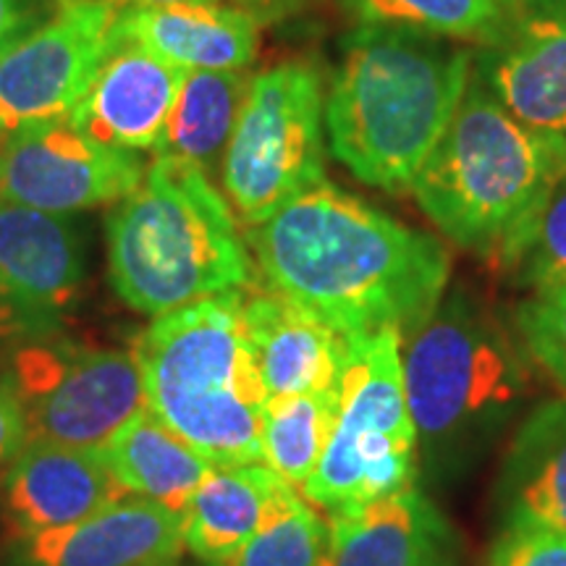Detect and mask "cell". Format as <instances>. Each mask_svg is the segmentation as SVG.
Masks as SVG:
<instances>
[{
  "label": "cell",
  "instance_id": "1",
  "mask_svg": "<svg viewBox=\"0 0 566 566\" xmlns=\"http://www.w3.org/2000/svg\"><path fill=\"white\" fill-rule=\"evenodd\" d=\"M271 292L315 315L346 342L399 331L409 338L443 302L446 247L328 181L252 231Z\"/></svg>",
  "mask_w": 566,
  "mask_h": 566
},
{
  "label": "cell",
  "instance_id": "2",
  "mask_svg": "<svg viewBox=\"0 0 566 566\" xmlns=\"http://www.w3.org/2000/svg\"><path fill=\"white\" fill-rule=\"evenodd\" d=\"M475 53L412 27L363 24L346 34L325 97L336 160L388 195L412 192L462 103Z\"/></svg>",
  "mask_w": 566,
  "mask_h": 566
},
{
  "label": "cell",
  "instance_id": "3",
  "mask_svg": "<svg viewBox=\"0 0 566 566\" xmlns=\"http://www.w3.org/2000/svg\"><path fill=\"white\" fill-rule=\"evenodd\" d=\"M564 176L566 134L516 122L472 69L412 195L446 239L495 263Z\"/></svg>",
  "mask_w": 566,
  "mask_h": 566
},
{
  "label": "cell",
  "instance_id": "4",
  "mask_svg": "<svg viewBox=\"0 0 566 566\" xmlns=\"http://www.w3.org/2000/svg\"><path fill=\"white\" fill-rule=\"evenodd\" d=\"M244 292L155 317L134 346L147 409L216 467L263 462L268 394L247 331Z\"/></svg>",
  "mask_w": 566,
  "mask_h": 566
},
{
  "label": "cell",
  "instance_id": "5",
  "mask_svg": "<svg viewBox=\"0 0 566 566\" xmlns=\"http://www.w3.org/2000/svg\"><path fill=\"white\" fill-rule=\"evenodd\" d=\"M108 265L116 294L153 317L252 281L229 202L208 174L171 158H155L139 187L111 212Z\"/></svg>",
  "mask_w": 566,
  "mask_h": 566
},
{
  "label": "cell",
  "instance_id": "6",
  "mask_svg": "<svg viewBox=\"0 0 566 566\" xmlns=\"http://www.w3.org/2000/svg\"><path fill=\"white\" fill-rule=\"evenodd\" d=\"M417 443L433 470L459 467L520 412L533 386L520 338L470 294L443 296L401 352Z\"/></svg>",
  "mask_w": 566,
  "mask_h": 566
},
{
  "label": "cell",
  "instance_id": "7",
  "mask_svg": "<svg viewBox=\"0 0 566 566\" xmlns=\"http://www.w3.org/2000/svg\"><path fill=\"white\" fill-rule=\"evenodd\" d=\"M401 344L399 331L346 342L334 436L302 488L304 499L328 512L412 485L417 430L407 405Z\"/></svg>",
  "mask_w": 566,
  "mask_h": 566
},
{
  "label": "cell",
  "instance_id": "8",
  "mask_svg": "<svg viewBox=\"0 0 566 566\" xmlns=\"http://www.w3.org/2000/svg\"><path fill=\"white\" fill-rule=\"evenodd\" d=\"M323 108V80L310 63H281L250 82L223 153V189L252 229L325 184Z\"/></svg>",
  "mask_w": 566,
  "mask_h": 566
},
{
  "label": "cell",
  "instance_id": "9",
  "mask_svg": "<svg viewBox=\"0 0 566 566\" xmlns=\"http://www.w3.org/2000/svg\"><path fill=\"white\" fill-rule=\"evenodd\" d=\"M24 417V443L103 449L147 407L134 352L32 342L6 378Z\"/></svg>",
  "mask_w": 566,
  "mask_h": 566
},
{
  "label": "cell",
  "instance_id": "10",
  "mask_svg": "<svg viewBox=\"0 0 566 566\" xmlns=\"http://www.w3.org/2000/svg\"><path fill=\"white\" fill-rule=\"evenodd\" d=\"M113 0H61L51 21L0 51V134L66 118L116 48Z\"/></svg>",
  "mask_w": 566,
  "mask_h": 566
},
{
  "label": "cell",
  "instance_id": "11",
  "mask_svg": "<svg viewBox=\"0 0 566 566\" xmlns=\"http://www.w3.org/2000/svg\"><path fill=\"white\" fill-rule=\"evenodd\" d=\"M134 153L90 139L66 118L30 124L0 147V200L69 216L122 202L145 179Z\"/></svg>",
  "mask_w": 566,
  "mask_h": 566
},
{
  "label": "cell",
  "instance_id": "12",
  "mask_svg": "<svg viewBox=\"0 0 566 566\" xmlns=\"http://www.w3.org/2000/svg\"><path fill=\"white\" fill-rule=\"evenodd\" d=\"M84 247L71 221L0 200V336H38L80 292Z\"/></svg>",
  "mask_w": 566,
  "mask_h": 566
},
{
  "label": "cell",
  "instance_id": "13",
  "mask_svg": "<svg viewBox=\"0 0 566 566\" xmlns=\"http://www.w3.org/2000/svg\"><path fill=\"white\" fill-rule=\"evenodd\" d=\"M472 69L516 122L566 134V0H514Z\"/></svg>",
  "mask_w": 566,
  "mask_h": 566
},
{
  "label": "cell",
  "instance_id": "14",
  "mask_svg": "<svg viewBox=\"0 0 566 566\" xmlns=\"http://www.w3.org/2000/svg\"><path fill=\"white\" fill-rule=\"evenodd\" d=\"M101 449L24 443L3 483V514L13 541L90 520L129 499Z\"/></svg>",
  "mask_w": 566,
  "mask_h": 566
},
{
  "label": "cell",
  "instance_id": "15",
  "mask_svg": "<svg viewBox=\"0 0 566 566\" xmlns=\"http://www.w3.org/2000/svg\"><path fill=\"white\" fill-rule=\"evenodd\" d=\"M184 76V69L118 38L69 122L113 150H155L171 122Z\"/></svg>",
  "mask_w": 566,
  "mask_h": 566
},
{
  "label": "cell",
  "instance_id": "16",
  "mask_svg": "<svg viewBox=\"0 0 566 566\" xmlns=\"http://www.w3.org/2000/svg\"><path fill=\"white\" fill-rule=\"evenodd\" d=\"M181 551V514L129 495L76 525L19 537L9 566H166Z\"/></svg>",
  "mask_w": 566,
  "mask_h": 566
},
{
  "label": "cell",
  "instance_id": "17",
  "mask_svg": "<svg viewBox=\"0 0 566 566\" xmlns=\"http://www.w3.org/2000/svg\"><path fill=\"white\" fill-rule=\"evenodd\" d=\"M331 566H457L449 522L415 485L331 512Z\"/></svg>",
  "mask_w": 566,
  "mask_h": 566
},
{
  "label": "cell",
  "instance_id": "18",
  "mask_svg": "<svg viewBox=\"0 0 566 566\" xmlns=\"http://www.w3.org/2000/svg\"><path fill=\"white\" fill-rule=\"evenodd\" d=\"M247 331L268 401L336 391L346 338L275 292H244Z\"/></svg>",
  "mask_w": 566,
  "mask_h": 566
},
{
  "label": "cell",
  "instance_id": "19",
  "mask_svg": "<svg viewBox=\"0 0 566 566\" xmlns=\"http://www.w3.org/2000/svg\"><path fill=\"white\" fill-rule=\"evenodd\" d=\"M116 34L184 71H242L258 55V21L218 3L134 6Z\"/></svg>",
  "mask_w": 566,
  "mask_h": 566
},
{
  "label": "cell",
  "instance_id": "20",
  "mask_svg": "<svg viewBox=\"0 0 566 566\" xmlns=\"http://www.w3.org/2000/svg\"><path fill=\"white\" fill-rule=\"evenodd\" d=\"M504 527L566 530V391L522 420L495 485Z\"/></svg>",
  "mask_w": 566,
  "mask_h": 566
},
{
  "label": "cell",
  "instance_id": "21",
  "mask_svg": "<svg viewBox=\"0 0 566 566\" xmlns=\"http://www.w3.org/2000/svg\"><path fill=\"white\" fill-rule=\"evenodd\" d=\"M101 454L113 478L132 495L181 516L216 467L147 407L103 446Z\"/></svg>",
  "mask_w": 566,
  "mask_h": 566
},
{
  "label": "cell",
  "instance_id": "22",
  "mask_svg": "<svg viewBox=\"0 0 566 566\" xmlns=\"http://www.w3.org/2000/svg\"><path fill=\"white\" fill-rule=\"evenodd\" d=\"M279 475L265 464L212 467L184 512V548L221 566L263 525Z\"/></svg>",
  "mask_w": 566,
  "mask_h": 566
},
{
  "label": "cell",
  "instance_id": "23",
  "mask_svg": "<svg viewBox=\"0 0 566 566\" xmlns=\"http://www.w3.org/2000/svg\"><path fill=\"white\" fill-rule=\"evenodd\" d=\"M250 82L242 71H187L155 158L208 171L229 147Z\"/></svg>",
  "mask_w": 566,
  "mask_h": 566
},
{
  "label": "cell",
  "instance_id": "24",
  "mask_svg": "<svg viewBox=\"0 0 566 566\" xmlns=\"http://www.w3.org/2000/svg\"><path fill=\"white\" fill-rule=\"evenodd\" d=\"M338 417V388L271 399L263 422V462L289 485L304 488L328 449Z\"/></svg>",
  "mask_w": 566,
  "mask_h": 566
},
{
  "label": "cell",
  "instance_id": "25",
  "mask_svg": "<svg viewBox=\"0 0 566 566\" xmlns=\"http://www.w3.org/2000/svg\"><path fill=\"white\" fill-rule=\"evenodd\" d=\"M328 556L331 530L294 485L279 480L263 525L221 566H328Z\"/></svg>",
  "mask_w": 566,
  "mask_h": 566
},
{
  "label": "cell",
  "instance_id": "26",
  "mask_svg": "<svg viewBox=\"0 0 566 566\" xmlns=\"http://www.w3.org/2000/svg\"><path fill=\"white\" fill-rule=\"evenodd\" d=\"M363 24L412 27L488 45L504 30L514 0H352Z\"/></svg>",
  "mask_w": 566,
  "mask_h": 566
},
{
  "label": "cell",
  "instance_id": "27",
  "mask_svg": "<svg viewBox=\"0 0 566 566\" xmlns=\"http://www.w3.org/2000/svg\"><path fill=\"white\" fill-rule=\"evenodd\" d=\"M495 265L533 292L566 283V176Z\"/></svg>",
  "mask_w": 566,
  "mask_h": 566
},
{
  "label": "cell",
  "instance_id": "28",
  "mask_svg": "<svg viewBox=\"0 0 566 566\" xmlns=\"http://www.w3.org/2000/svg\"><path fill=\"white\" fill-rule=\"evenodd\" d=\"M516 336L530 363L566 391V283L533 292L516 310Z\"/></svg>",
  "mask_w": 566,
  "mask_h": 566
},
{
  "label": "cell",
  "instance_id": "29",
  "mask_svg": "<svg viewBox=\"0 0 566 566\" xmlns=\"http://www.w3.org/2000/svg\"><path fill=\"white\" fill-rule=\"evenodd\" d=\"M488 566H566V530L541 525L504 527L493 543Z\"/></svg>",
  "mask_w": 566,
  "mask_h": 566
},
{
  "label": "cell",
  "instance_id": "30",
  "mask_svg": "<svg viewBox=\"0 0 566 566\" xmlns=\"http://www.w3.org/2000/svg\"><path fill=\"white\" fill-rule=\"evenodd\" d=\"M24 441L27 433L19 399L3 378L0 380V470L11 467L19 451L24 449Z\"/></svg>",
  "mask_w": 566,
  "mask_h": 566
},
{
  "label": "cell",
  "instance_id": "31",
  "mask_svg": "<svg viewBox=\"0 0 566 566\" xmlns=\"http://www.w3.org/2000/svg\"><path fill=\"white\" fill-rule=\"evenodd\" d=\"M30 24L24 0H0V51L19 40L24 27Z\"/></svg>",
  "mask_w": 566,
  "mask_h": 566
},
{
  "label": "cell",
  "instance_id": "32",
  "mask_svg": "<svg viewBox=\"0 0 566 566\" xmlns=\"http://www.w3.org/2000/svg\"><path fill=\"white\" fill-rule=\"evenodd\" d=\"M137 6H184V3H216V0H132Z\"/></svg>",
  "mask_w": 566,
  "mask_h": 566
},
{
  "label": "cell",
  "instance_id": "33",
  "mask_svg": "<svg viewBox=\"0 0 566 566\" xmlns=\"http://www.w3.org/2000/svg\"><path fill=\"white\" fill-rule=\"evenodd\" d=\"M242 3H258V6H286V3H294V0H242Z\"/></svg>",
  "mask_w": 566,
  "mask_h": 566
},
{
  "label": "cell",
  "instance_id": "34",
  "mask_svg": "<svg viewBox=\"0 0 566 566\" xmlns=\"http://www.w3.org/2000/svg\"><path fill=\"white\" fill-rule=\"evenodd\" d=\"M166 566H179V562H174V564H166Z\"/></svg>",
  "mask_w": 566,
  "mask_h": 566
},
{
  "label": "cell",
  "instance_id": "35",
  "mask_svg": "<svg viewBox=\"0 0 566 566\" xmlns=\"http://www.w3.org/2000/svg\"><path fill=\"white\" fill-rule=\"evenodd\" d=\"M328 566H331V564H328Z\"/></svg>",
  "mask_w": 566,
  "mask_h": 566
}]
</instances>
